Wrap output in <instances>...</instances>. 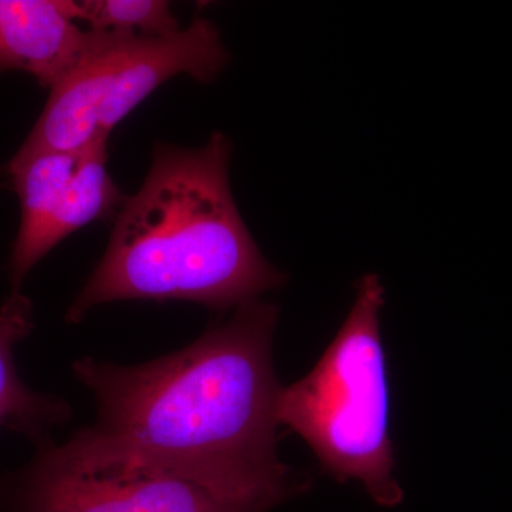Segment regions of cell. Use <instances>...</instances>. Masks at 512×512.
Masks as SVG:
<instances>
[{"instance_id": "cell-4", "label": "cell", "mask_w": 512, "mask_h": 512, "mask_svg": "<svg viewBox=\"0 0 512 512\" xmlns=\"http://www.w3.org/2000/svg\"><path fill=\"white\" fill-rule=\"evenodd\" d=\"M28 466L0 480V512H255L167 471L84 466L46 440Z\"/></svg>"}, {"instance_id": "cell-6", "label": "cell", "mask_w": 512, "mask_h": 512, "mask_svg": "<svg viewBox=\"0 0 512 512\" xmlns=\"http://www.w3.org/2000/svg\"><path fill=\"white\" fill-rule=\"evenodd\" d=\"M227 62L220 33L204 18H195L188 28L173 35L128 33L111 70L101 133L110 136L130 111L171 77L187 74L197 82H211Z\"/></svg>"}, {"instance_id": "cell-2", "label": "cell", "mask_w": 512, "mask_h": 512, "mask_svg": "<svg viewBox=\"0 0 512 512\" xmlns=\"http://www.w3.org/2000/svg\"><path fill=\"white\" fill-rule=\"evenodd\" d=\"M229 158L221 133L191 150L157 144L146 180L121 205L100 264L67 311L70 323L128 299L229 308L284 284L235 205Z\"/></svg>"}, {"instance_id": "cell-5", "label": "cell", "mask_w": 512, "mask_h": 512, "mask_svg": "<svg viewBox=\"0 0 512 512\" xmlns=\"http://www.w3.org/2000/svg\"><path fill=\"white\" fill-rule=\"evenodd\" d=\"M107 140L100 134L79 150L16 154L10 160L8 171L20 201L9 262L13 292L64 238L94 221L116 218L126 198L107 171Z\"/></svg>"}, {"instance_id": "cell-9", "label": "cell", "mask_w": 512, "mask_h": 512, "mask_svg": "<svg viewBox=\"0 0 512 512\" xmlns=\"http://www.w3.org/2000/svg\"><path fill=\"white\" fill-rule=\"evenodd\" d=\"M35 329L33 303L23 293L0 306V430L16 431L35 444L49 440V431L70 419V409L59 397L35 392L20 379L15 348Z\"/></svg>"}, {"instance_id": "cell-3", "label": "cell", "mask_w": 512, "mask_h": 512, "mask_svg": "<svg viewBox=\"0 0 512 512\" xmlns=\"http://www.w3.org/2000/svg\"><path fill=\"white\" fill-rule=\"evenodd\" d=\"M384 289L376 275L357 285L355 303L311 373L282 387L279 424L296 431L323 468L339 481L353 478L383 507L402 503L394 480L390 394L380 338Z\"/></svg>"}, {"instance_id": "cell-10", "label": "cell", "mask_w": 512, "mask_h": 512, "mask_svg": "<svg viewBox=\"0 0 512 512\" xmlns=\"http://www.w3.org/2000/svg\"><path fill=\"white\" fill-rule=\"evenodd\" d=\"M74 20H84L90 29L121 30L143 36L173 35L180 30L164 0H84L70 2Z\"/></svg>"}, {"instance_id": "cell-1", "label": "cell", "mask_w": 512, "mask_h": 512, "mask_svg": "<svg viewBox=\"0 0 512 512\" xmlns=\"http://www.w3.org/2000/svg\"><path fill=\"white\" fill-rule=\"evenodd\" d=\"M278 316L275 305L255 299L173 355L137 366L74 363L94 394L97 420L60 451L84 466L167 471L255 512L295 497L309 483L276 451Z\"/></svg>"}, {"instance_id": "cell-7", "label": "cell", "mask_w": 512, "mask_h": 512, "mask_svg": "<svg viewBox=\"0 0 512 512\" xmlns=\"http://www.w3.org/2000/svg\"><path fill=\"white\" fill-rule=\"evenodd\" d=\"M127 33L87 30L82 52L50 89L45 109L16 154L79 150L103 134L101 111L109 93L111 70Z\"/></svg>"}, {"instance_id": "cell-8", "label": "cell", "mask_w": 512, "mask_h": 512, "mask_svg": "<svg viewBox=\"0 0 512 512\" xmlns=\"http://www.w3.org/2000/svg\"><path fill=\"white\" fill-rule=\"evenodd\" d=\"M86 32L70 0H0V73L22 70L52 89L82 52Z\"/></svg>"}]
</instances>
